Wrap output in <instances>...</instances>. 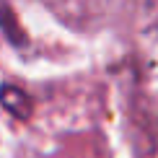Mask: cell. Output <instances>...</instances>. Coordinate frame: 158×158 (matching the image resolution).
Here are the masks:
<instances>
[{
	"label": "cell",
	"instance_id": "obj_1",
	"mask_svg": "<svg viewBox=\"0 0 158 158\" xmlns=\"http://www.w3.org/2000/svg\"><path fill=\"white\" fill-rule=\"evenodd\" d=\"M0 104H3V109L8 111L10 117H16V119H21V122H26L31 117V111H34L31 96L26 94L23 88L13 85V83H3L0 85Z\"/></svg>",
	"mask_w": 158,
	"mask_h": 158
},
{
	"label": "cell",
	"instance_id": "obj_2",
	"mask_svg": "<svg viewBox=\"0 0 158 158\" xmlns=\"http://www.w3.org/2000/svg\"><path fill=\"white\" fill-rule=\"evenodd\" d=\"M0 29H3V34L10 44H16V47H23L26 44V34H23L21 23L16 18V10L8 3H3V0H0Z\"/></svg>",
	"mask_w": 158,
	"mask_h": 158
}]
</instances>
